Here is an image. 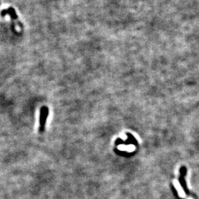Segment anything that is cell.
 <instances>
[{"label": "cell", "mask_w": 199, "mask_h": 199, "mask_svg": "<svg viewBox=\"0 0 199 199\" xmlns=\"http://www.w3.org/2000/svg\"><path fill=\"white\" fill-rule=\"evenodd\" d=\"M187 199H193L192 198H191V197H189V198H187Z\"/></svg>", "instance_id": "3"}, {"label": "cell", "mask_w": 199, "mask_h": 199, "mask_svg": "<svg viewBox=\"0 0 199 199\" xmlns=\"http://www.w3.org/2000/svg\"><path fill=\"white\" fill-rule=\"evenodd\" d=\"M173 184H174L175 187L176 188V190L177 191H178V195L180 196L181 197H182V198L186 197L185 192H184V191L183 190V189L182 188V187H181L180 183L178 182V181H176V180H175V181H173Z\"/></svg>", "instance_id": "2"}, {"label": "cell", "mask_w": 199, "mask_h": 199, "mask_svg": "<svg viewBox=\"0 0 199 199\" xmlns=\"http://www.w3.org/2000/svg\"><path fill=\"white\" fill-rule=\"evenodd\" d=\"M48 109L47 107H42L40 113V131H43L44 130L45 124L46 121V118L48 115Z\"/></svg>", "instance_id": "1"}]
</instances>
